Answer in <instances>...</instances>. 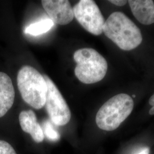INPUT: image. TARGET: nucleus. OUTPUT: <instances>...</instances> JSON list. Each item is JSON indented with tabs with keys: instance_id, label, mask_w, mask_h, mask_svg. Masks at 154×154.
I'll return each mask as SVG.
<instances>
[{
	"instance_id": "f257e3e1",
	"label": "nucleus",
	"mask_w": 154,
	"mask_h": 154,
	"mask_svg": "<svg viewBox=\"0 0 154 154\" xmlns=\"http://www.w3.org/2000/svg\"><path fill=\"white\" fill-rule=\"evenodd\" d=\"M103 32L123 50L134 49L142 42V35L139 28L121 11L112 13L105 21Z\"/></svg>"
},
{
	"instance_id": "f03ea898",
	"label": "nucleus",
	"mask_w": 154,
	"mask_h": 154,
	"mask_svg": "<svg viewBox=\"0 0 154 154\" xmlns=\"http://www.w3.org/2000/svg\"><path fill=\"white\" fill-rule=\"evenodd\" d=\"M18 88L23 100L35 109H42L48 93V85L44 77L35 69L24 66L17 74Z\"/></svg>"
},
{
	"instance_id": "7ed1b4c3",
	"label": "nucleus",
	"mask_w": 154,
	"mask_h": 154,
	"mask_svg": "<svg viewBox=\"0 0 154 154\" xmlns=\"http://www.w3.org/2000/svg\"><path fill=\"white\" fill-rule=\"evenodd\" d=\"M132 98L127 94H119L109 99L98 110L95 121L101 130H116L130 116L134 108Z\"/></svg>"
},
{
	"instance_id": "20e7f679",
	"label": "nucleus",
	"mask_w": 154,
	"mask_h": 154,
	"mask_svg": "<svg viewBox=\"0 0 154 154\" xmlns=\"http://www.w3.org/2000/svg\"><path fill=\"white\" fill-rule=\"evenodd\" d=\"M74 60L77 63L75 75L85 84L98 82L105 77L108 65L105 58L91 48H83L74 54Z\"/></svg>"
},
{
	"instance_id": "39448f33",
	"label": "nucleus",
	"mask_w": 154,
	"mask_h": 154,
	"mask_svg": "<svg viewBox=\"0 0 154 154\" xmlns=\"http://www.w3.org/2000/svg\"><path fill=\"white\" fill-rule=\"evenodd\" d=\"M44 77L48 85L45 105L48 114L56 126H65L71 119L70 109L54 82L47 75H44Z\"/></svg>"
},
{
	"instance_id": "423d86ee",
	"label": "nucleus",
	"mask_w": 154,
	"mask_h": 154,
	"mask_svg": "<svg viewBox=\"0 0 154 154\" xmlns=\"http://www.w3.org/2000/svg\"><path fill=\"white\" fill-rule=\"evenodd\" d=\"M73 11L77 21L86 30L95 35L103 33L105 19L95 1L81 0L74 6Z\"/></svg>"
},
{
	"instance_id": "0eeeda50",
	"label": "nucleus",
	"mask_w": 154,
	"mask_h": 154,
	"mask_svg": "<svg viewBox=\"0 0 154 154\" xmlns=\"http://www.w3.org/2000/svg\"><path fill=\"white\" fill-rule=\"evenodd\" d=\"M42 5L51 20L60 25L72 22L74 17L73 8L67 0H42Z\"/></svg>"
},
{
	"instance_id": "6e6552de",
	"label": "nucleus",
	"mask_w": 154,
	"mask_h": 154,
	"mask_svg": "<svg viewBox=\"0 0 154 154\" xmlns=\"http://www.w3.org/2000/svg\"><path fill=\"white\" fill-rule=\"evenodd\" d=\"M19 121L22 130L30 134L35 142L41 143L44 140L42 128L38 123L36 116L32 110L21 111L19 116Z\"/></svg>"
},
{
	"instance_id": "1a4fd4ad",
	"label": "nucleus",
	"mask_w": 154,
	"mask_h": 154,
	"mask_svg": "<svg viewBox=\"0 0 154 154\" xmlns=\"http://www.w3.org/2000/svg\"><path fill=\"white\" fill-rule=\"evenodd\" d=\"M15 98V91L11 78L0 72V118L11 109Z\"/></svg>"
},
{
	"instance_id": "9d476101",
	"label": "nucleus",
	"mask_w": 154,
	"mask_h": 154,
	"mask_svg": "<svg viewBox=\"0 0 154 154\" xmlns=\"http://www.w3.org/2000/svg\"><path fill=\"white\" fill-rule=\"evenodd\" d=\"M133 15L145 25L154 23V2L152 0H130L128 1Z\"/></svg>"
},
{
	"instance_id": "9b49d317",
	"label": "nucleus",
	"mask_w": 154,
	"mask_h": 154,
	"mask_svg": "<svg viewBox=\"0 0 154 154\" xmlns=\"http://www.w3.org/2000/svg\"><path fill=\"white\" fill-rule=\"evenodd\" d=\"M54 26V22L50 19H45L29 25L25 29L24 32L33 36H37L49 31Z\"/></svg>"
},
{
	"instance_id": "f8f14e48",
	"label": "nucleus",
	"mask_w": 154,
	"mask_h": 154,
	"mask_svg": "<svg viewBox=\"0 0 154 154\" xmlns=\"http://www.w3.org/2000/svg\"><path fill=\"white\" fill-rule=\"evenodd\" d=\"M42 130L46 137L51 141H57L60 138V134L55 130L49 121H46L43 123Z\"/></svg>"
},
{
	"instance_id": "ddd939ff",
	"label": "nucleus",
	"mask_w": 154,
	"mask_h": 154,
	"mask_svg": "<svg viewBox=\"0 0 154 154\" xmlns=\"http://www.w3.org/2000/svg\"><path fill=\"white\" fill-rule=\"evenodd\" d=\"M0 154H17L9 143L4 140H0Z\"/></svg>"
},
{
	"instance_id": "4468645a",
	"label": "nucleus",
	"mask_w": 154,
	"mask_h": 154,
	"mask_svg": "<svg viewBox=\"0 0 154 154\" xmlns=\"http://www.w3.org/2000/svg\"><path fill=\"white\" fill-rule=\"evenodd\" d=\"M109 2L114 4L115 5L118 6L125 5L128 2V1H125V0H111V1H109Z\"/></svg>"
},
{
	"instance_id": "2eb2a0df",
	"label": "nucleus",
	"mask_w": 154,
	"mask_h": 154,
	"mask_svg": "<svg viewBox=\"0 0 154 154\" xmlns=\"http://www.w3.org/2000/svg\"><path fill=\"white\" fill-rule=\"evenodd\" d=\"M149 105L152 106V107L149 111V114L151 116L154 115V94L151 97L149 100Z\"/></svg>"
},
{
	"instance_id": "dca6fc26",
	"label": "nucleus",
	"mask_w": 154,
	"mask_h": 154,
	"mask_svg": "<svg viewBox=\"0 0 154 154\" xmlns=\"http://www.w3.org/2000/svg\"><path fill=\"white\" fill-rule=\"evenodd\" d=\"M149 147H144L137 154H149Z\"/></svg>"
},
{
	"instance_id": "f3484780",
	"label": "nucleus",
	"mask_w": 154,
	"mask_h": 154,
	"mask_svg": "<svg viewBox=\"0 0 154 154\" xmlns=\"http://www.w3.org/2000/svg\"><path fill=\"white\" fill-rule=\"evenodd\" d=\"M132 97H133V98H135V95H132Z\"/></svg>"
}]
</instances>
